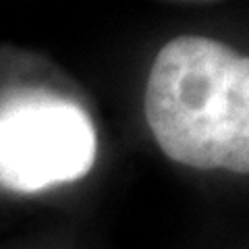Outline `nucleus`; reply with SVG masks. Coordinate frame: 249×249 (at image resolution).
<instances>
[{
    "label": "nucleus",
    "instance_id": "obj_1",
    "mask_svg": "<svg viewBox=\"0 0 249 249\" xmlns=\"http://www.w3.org/2000/svg\"><path fill=\"white\" fill-rule=\"evenodd\" d=\"M150 131L170 160L249 175V56L199 36L164 44L143 96Z\"/></svg>",
    "mask_w": 249,
    "mask_h": 249
},
{
    "label": "nucleus",
    "instance_id": "obj_2",
    "mask_svg": "<svg viewBox=\"0 0 249 249\" xmlns=\"http://www.w3.org/2000/svg\"><path fill=\"white\" fill-rule=\"evenodd\" d=\"M96 152L91 116L75 100L27 85L0 91V189L40 193L79 181Z\"/></svg>",
    "mask_w": 249,
    "mask_h": 249
}]
</instances>
